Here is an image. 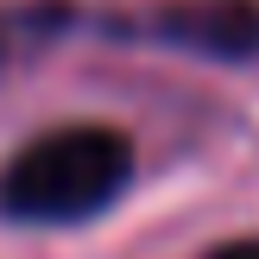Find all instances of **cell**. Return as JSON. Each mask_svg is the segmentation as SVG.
I'll list each match as a JSON object with an SVG mask.
<instances>
[{"label":"cell","instance_id":"3","mask_svg":"<svg viewBox=\"0 0 259 259\" xmlns=\"http://www.w3.org/2000/svg\"><path fill=\"white\" fill-rule=\"evenodd\" d=\"M70 25V7H0V70L7 63H19L25 51H38V45H51V38Z\"/></svg>","mask_w":259,"mask_h":259},{"label":"cell","instance_id":"4","mask_svg":"<svg viewBox=\"0 0 259 259\" xmlns=\"http://www.w3.org/2000/svg\"><path fill=\"white\" fill-rule=\"evenodd\" d=\"M209 259H259V234H247V240H228V247H215Z\"/></svg>","mask_w":259,"mask_h":259},{"label":"cell","instance_id":"2","mask_svg":"<svg viewBox=\"0 0 259 259\" xmlns=\"http://www.w3.org/2000/svg\"><path fill=\"white\" fill-rule=\"evenodd\" d=\"M139 38H158V45H184L196 57H259V0H164V7L139 13L133 25Z\"/></svg>","mask_w":259,"mask_h":259},{"label":"cell","instance_id":"1","mask_svg":"<svg viewBox=\"0 0 259 259\" xmlns=\"http://www.w3.org/2000/svg\"><path fill=\"white\" fill-rule=\"evenodd\" d=\"M133 184V139L101 120H70L19 146L0 171V215L32 228L95 222Z\"/></svg>","mask_w":259,"mask_h":259}]
</instances>
